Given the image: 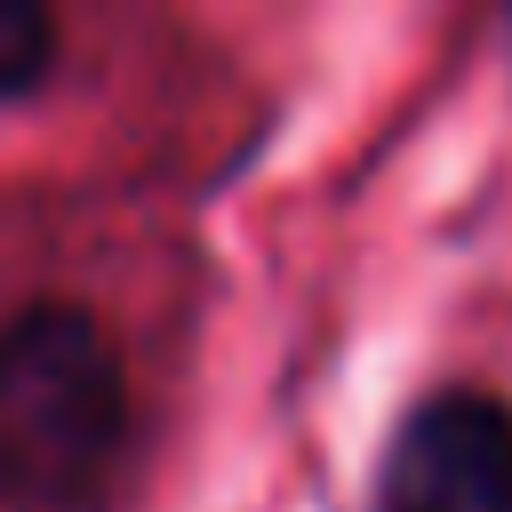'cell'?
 Returning a JSON list of instances; mask_svg holds the SVG:
<instances>
[{"instance_id": "1", "label": "cell", "mask_w": 512, "mask_h": 512, "mask_svg": "<svg viewBox=\"0 0 512 512\" xmlns=\"http://www.w3.org/2000/svg\"><path fill=\"white\" fill-rule=\"evenodd\" d=\"M128 440V368L88 304L32 296L0 320V504L72 512Z\"/></svg>"}, {"instance_id": "2", "label": "cell", "mask_w": 512, "mask_h": 512, "mask_svg": "<svg viewBox=\"0 0 512 512\" xmlns=\"http://www.w3.org/2000/svg\"><path fill=\"white\" fill-rule=\"evenodd\" d=\"M376 512H512V400L480 384L416 400L384 448Z\"/></svg>"}, {"instance_id": "3", "label": "cell", "mask_w": 512, "mask_h": 512, "mask_svg": "<svg viewBox=\"0 0 512 512\" xmlns=\"http://www.w3.org/2000/svg\"><path fill=\"white\" fill-rule=\"evenodd\" d=\"M56 64V16L40 0H0V104L32 96Z\"/></svg>"}]
</instances>
